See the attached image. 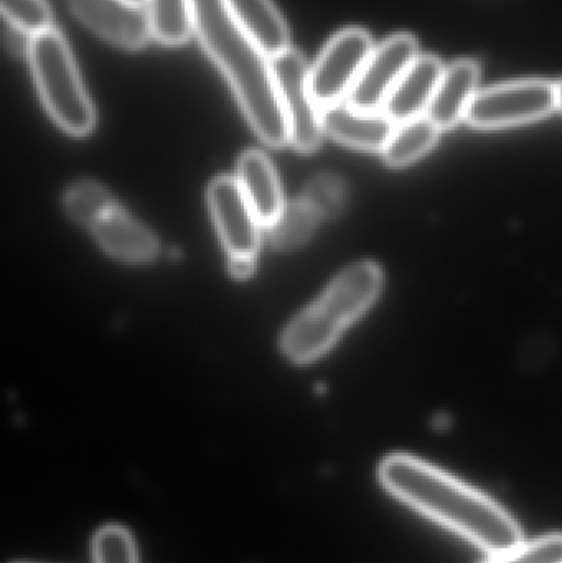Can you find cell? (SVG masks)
I'll use <instances>...</instances> for the list:
<instances>
[{"instance_id": "obj_1", "label": "cell", "mask_w": 562, "mask_h": 563, "mask_svg": "<svg viewBox=\"0 0 562 563\" xmlns=\"http://www.w3.org/2000/svg\"><path fill=\"white\" fill-rule=\"evenodd\" d=\"M379 482L399 501L492 555L524 542L517 519L494 499L411 455H392Z\"/></svg>"}, {"instance_id": "obj_2", "label": "cell", "mask_w": 562, "mask_h": 563, "mask_svg": "<svg viewBox=\"0 0 562 563\" xmlns=\"http://www.w3.org/2000/svg\"><path fill=\"white\" fill-rule=\"evenodd\" d=\"M195 32L224 73L247 121L271 147L289 144V124L271 58L241 29L227 0H194Z\"/></svg>"}, {"instance_id": "obj_3", "label": "cell", "mask_w": 562, "mask_h": 563, "mask_svg": "<svg viewBox=\"0 0 562 563\" xmlns=\"http://www.w3.org/2000/svg\"><path fill=\"white\" fill-rule=\"evenodd\" d=\"M383 273L375 263L349 267L322 297L300 311L284 330L280 350L297 364L312 363L337 343L378 298Z\"/></svg>"}, {"instance_id": "obj_4", "label": "cell", "mask_w": 562, "mask_h": 563, "mask_svg": "<svg viewBox=\"0 0 562 563\" xmlns=\"http://www.w3.org/2000/svg\"><path fill=\"white\" fill-rule=\"evenodd\" d=\"M26 55L43 104L53 121L75 137L91 134L96 125L95 106L62 33L49 29L32 36Z\"/></svg>"}, {"instance_id": "obj_5", "label": "cell", "mask_w": 562, "mask_h": 563, "mask_svg": "<svg viewBox=\"0 0 562 563\" xmlns=\"http://www.w3.org/2000/svg\"><path fill=\"white\" fill-rule=\"evenodd\" d=\"M65 208L115 260L147 264L158 256L157 238L128 213L102 185L89 180L71 185L65 194Z\"/></svg>"}, {"instance_id": "obj_6", "label": "cell", "mask_w": 562, "mask_h": 563, "mask_svg": "<svg viewBox=\"0 0 562 563\" xmlns=\"http://www.w3.org/2000/svg\"><path fill=\"white\" fill-rule=\"evenodd\" d=\"M558 108V85L547 79H524L478 91L469 106L465 121L472 128L495 131L541 121Z\"/></svg>"}, {"instance_id": "obj_7", "label": "cell", "mask_w": 562, "mask_h": 563, "mask_svg": "<svg viewBox=\"0 0 562 563\" xmlns=\"http://www.w3.org/2000/svg\"><path fill=\"white\" fill-rule=\"evenodd\" d=\"M274 79L289 124V144L310 154L319 147L322 135V109L310 91V68L297 49L289 48L271 58Z\"/></svg>"}, {"instance_id": "obj_8", "label": "cell", "mask_w": 562, "mask_h": 563, "mask_svg": "<svg viewBox=\"0 0 562 563\" xmlns=\"http://www.w3.org/2000/svg\"><path fill=\"white\" fill-rule=\"evenodd\" d=\"M373 40L362 29H346L330 40L310 68V91L320 109L349 98L373 53Z\"/></svg>"}, {"instance_id": "obj_9", "label": "cell", "mask_w": 562, "mask_h": 563, "mask_svg": "<svg viewBox=\"0 0 562 563\" xmlns=\"http://www.w3.org/2000/svg\"><path fill=\"white\" fill-rule=\"evenodd\" d=\"M418 58L419 45L415 36L398 33L386 40L373 49L346 102L360 111L383 112L393 89Z\"/></svg>"}, {"instance_id": "obj_10", "label": "cell", "mask_w": 562, "mask_h": 563, "mask_svg": "<svg viewBox=\"0 0 562 563\" xmlns=\"http://www.w3.org/2000/svg\"><path fill=\"white\" fill-rule=\"evenodd\" d=\"M208 203L221 243L230 257H256L263 224L244 197L238 178L228 175L214 178L208 190Z\"/></svg>"}, {"instance_id": "obj_11", "label": "cell", "mask_w": 562, "mask_h": 563, "mask_svg": "<svg viewBox=\"0 0 562 563\" xmlns=\"http://www.w3.org/2000/svg\"><path fill=\"white\" fill-rule=\"evenodd\" d=\"M71 12L89 30L125 49H141L152 38L147 9L131 0H69Z\"/></svg>"}, {"instance_id": "obj_12", "label": "cell", "mask_w": 562, "mask_h": 563, "mask_svg": "<svg viewBox=\"0 0 562 563\" xmlns=\"http://www.w3.org/2000/svg\"><path fill=\"white\" fill-rule=\"evenodd\" d=\"M326 134L340 144L366 152H383L396 124L385 112H366L352 108L349 102L322 109Z\"/></svg>"}, {"instance_id": "obj_13", "label": "cell", "mask_w": 562, "mask_h": 563, "mask_svg": "<svg viewBox=\"0 0 562 563\" xmlns=\"http://www.w3.org/2000/svg\"><path fill=\"white\" fill-rule=\"evenodd\" d=\"M444 69V63L436 56H419L393 89L383 112L396 125L426 115Z\"/></svg>"}, {"instance_id": "obj_14", "label": "cell", "mask_w": 562, "mask_h": 563, "mask_svg": "<svg viewBox=\"0 0 562 563\" xmlns=\"http://www.w3.org/2000/svg\"><path fill=\"white\" fill-rule=\"evenodd\" d=\"M481 68L474 59H459L444 69L428 115L439 131L455 128L467 115L469 106L477 95Z\"/></svg>"}, {"instance_id": "obj_15", "label": "cell", "mask_w": 562, "mask_h": 563, "mask_svg": "<svg viewBox=\"0 0 562 563\" xmlns=\"http://www.w3.org/2000/svg\"><path fill=\"white\" fill-rule=\"evenodd\" d=\"M238 184L263 228H271L283 213L284 195L273 162L260 151H247L238 164Z\"/></svg>"}, {"instance_id": "obj_16", "label": "cell", "mask_w": 562, "mask_h": 563, "mask_svg": "<svg viewBox=\"0 0 562 563\" xmlns=\"http://www.w3.org/2000/svg\"><path fill=\"white\" fill-rule=\"evenodd\" d=\"M241 29L269 58L289 49V30L273 0H227Z\"/></svg>"}, {"instance_id": "obj_17", "label": "cell", "mask_w": 562, "mask_h": 563, "mask_svg": "<svg viewBox=\"0 0 562 563\" xmlns=\"http://www.w3.org/2000/svg\"><path fill=\"white\" fill-rule=\"evenodd\" d=\"M439 132L438 125L428 115L396 125L382 152L386 164L389 167H406L425 157L438 142Z\"/></svg>"}, {"instance_id": "obj_18", "label": "cell", "mask_w": 562, "mask_h": 563, "mask_svg": "<svg viewBox=\"0 0 562 563\" xmlns=\"http://www.w3.org/2000/svg\"><path fill=\"white\" fill-rule=\"evenodd\" d=\"M152 36L162 45L188 42L195 30L194 0H147Z\"/></svg>"}, {"instance_id": "obj_19", "label": "cell", "mask_w": 562, "mask_h": 563, "mask_svg": "<svg viewBox=\"0 0 562 563\" xmlns=\"http://www.w3.org/2000/svg\"><path fill=\"white\" fill-rule=\"evenodd\" d=\"M320 218L300 198L284 205L279 220L269 228L271 243L276 250L289 251L302 246L316 233Z\"/></svg>"}, {"instance_id": "obj_20", "label": "cell", "mask_w": 562, "mask_h": 563, "mask_svg": "<svg viewBox=\"0 0 562 563\" xmlns=\"http://www.w3.org/2000/svg\"><path fill=\"white\" fill-rule=\"evenodd\" d=\"M0 7L10 26L30 38L53 29L52 12L45 0H0Z\"/></svg>"}, {"instance_id": "obj_21", "label": "cell", "mask_w": 562, "mask_h": 563, "mask_svg": "<svg viewBox=\"0 0 562 563\" xmlns=\"http://www.w3.org/2000/svg\"><path fill=\"white\" fill-rule=\"evenodd\" d=\"M302 200L320 220L335 218L345 205V187L335 175H319L307 184Z\"/></svg>"}, {"instance_id": "obj_22", "label": "cell", "mask_w": 562, "mask_h": 563, "mask_svg": "<svg viewBox=\"0 0 562 563\" xmlns=\"http://www.w3.org/2000/svg\"><path fill=\"white\" fill-rule=\"evenodd\" d=\"M484 563H562V534L544 536L528 544L521 542L511 551L492 555Z\"/></svg>"}, {"instance_id": "obj_23", "label": "cell", "mask_w": 562, "mask_h": 563, "mask_svg": "<svg viewBox=\"0 0 562 563\" xmlns=\"http://www.w3.org/2000/svg\"><path fill=\"white\" fill-rule=\"evenodd\" d=\"M96 563H137L131 534L122 528H104L95 538Z\"/></svg>"}, {"instance_id": "obj_24", "label": "cell", "mask_w": 562, "mask_h": 563, "mask_svg": "<svg viewBox=\"0 0 562 563\" xmlns=\"http://www.w3.org/2000/svg\"><path fill=\"white\" fill-rule=\"evenodd\" d=\"M256 269V257H230V273L234 279H250Z\"/></svg>"}, {"instance_id": "obj_25", "label": "cell", "mask_w": 562, "mask_h": 563, "mask_svg": "<svg viewBox=\"0 0 562 563\" xmlns=\"http://www.w3.org/2000/svg\"><path fill=\"white\" fill-rule=\"evenodd\" d=\"M558 89H560V108L562 111V81L558 82Z\"/></svg>"}, {"instance_id": "obj_26", "label": "cell", "mask_w": 562, "mask_h": 563, "mask_svg": "<svg viewBox=\"0 0 562 563\" xmlns=\"http://www.w3.org/2000/svg\"><path fill=\"white\" fill-rule=\"evenodd\" d=\"M131 2L139 3V5H142V3L147 2V0H131Z\"/></svg>"}]
</instances>
